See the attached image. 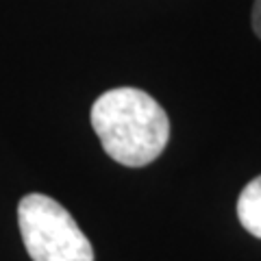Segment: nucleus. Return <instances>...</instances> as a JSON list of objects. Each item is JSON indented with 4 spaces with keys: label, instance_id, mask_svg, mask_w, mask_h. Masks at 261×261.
<instances>
[{
    "label": "nucleus",
    "instance_id": "f257e3e1",
    "mask_svg": "<svg viewBox=\"0 0 261 261\" xmlns=\"http://www.w3.org/2000/svg\"><path fill=\"white\" fill-rule=\"evenodd\" d=\"M89 118L105 152L128 168L148 166L170 140L168 113L137 87H116L98 96Z\"/></svg>",
    "mask_w": 261,
    "mask_h": 261
},
{
    "label": "nucleus",
    "instance_id": "f03ea898",
    "mask_svg": "<svg viewBox=\"0 0 261 261\" xmlns=\"http://www.w3.org/2000/svg\"><path fill=\"white\" fill-rule=\"evenodd\" d=\"M18 224L33 261H94V248L76 220L50 196H24L18 205Z\"/></svg>",
    "mask_w": 261,
    "mask_h": 261
},
{
    "label": "nucleus",
    "instance_id": "7ed1b4c3",
    "mask_svg": "<svg viewBox=\"0 0 261 261\" xmlns=\"http://www.w3.org/2000/svg\"><path fill=\"white\" fill-rule=\"evenodd\" d=\"M238 218L250 235L261 240V176H255L238 198Z\"/></svg>",
    "mask_w": 261,
    "mask_h": 261
},
{
    "label": "nucleus",
    "instance_id": "20e7f679",
    "mask_svg": "<svg viewBox=\"0 0 261 261\" xmlns=\"http://www.w3.org/2000/svg\"><path fill=\"white\" fill-rule=\"evenodd\" d=\"M252 31L261 39V0H255V7H252Z\"/></svg>",
    "mask_w": 261,
    "mask_h": 261
}]
</instances>
